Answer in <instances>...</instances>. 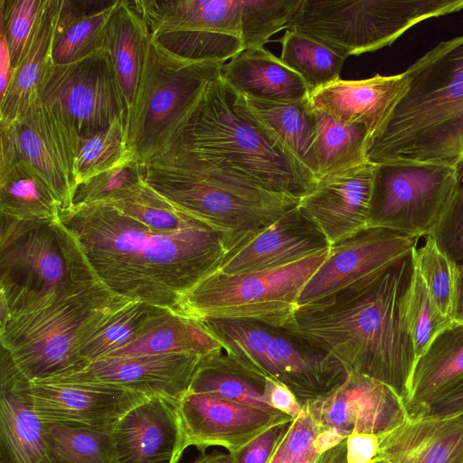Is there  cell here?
Here are the masks:
<instances>
[{
  "label": "cell",
  "mask_w": 463,
  "mask_h": 463,
  "mask_svg": "<svg viewBox=\"0 0 463 463\" xmlns=\"http://www.w3.org/2000/svg\"><path fill=\"white\" fill-rule=\"evenodd\" d=\"M60 219L99 282L130 300L175 311L184 294L214 271L231 239L206 225L156 232L108 203L74 206Z\"/></svg>",
  "instance_id": "cell-1"
},
{
  "label": "cell",
  "mask_w": 463,
  "mask_h": 463,
  "mask_svg": "<svg viewBox=\"0 0 463 463\" xmlns=\"http://www.w3.org/2000/svg\"><path fill=\"white\" fill-rule=\"evenodd\" d=\"M412 250L359 286L298 307L280 328L374 379L403 402L417 361L407 321L414 276Z\"/></svg>",
  "instance_id": "cell-2"
},
{
  "label": "cell",
  "mask_w": 463,
  "mask_h": 463,
  "mask_svg": "<svg viewBox=\"0 0 463 463\" xmlns=\"http://www.w3.org/2000/svg\"><path fill=\"white\" fill-rule=\"evenodd\" d=\"M237 99L222 74L212 80L168 150L151 164L299 200L315 178L241 110Z\"/></svg>",
  "instance_id": "cell-3"
},
{
  "label": "cell",
  "mask_w": 463,
  "mask_h": 463,
  "mask_svg": "<svg viewBox=\"0 0 463 463\" xmlns=\"http://www.w3.org/2000/svg\"><path fill=\"white\" fill-rule=\"evenodd\" d=\"M0 215V300L10 318L100 284L60 218Z\"/></svg>",
  "instance_id": "cell-4"
},
{
  "label": "cell",
  "mask_w": 463,
  "mask_h": 463,
  "mask_svg": "<svg viewBox=\"0 0 463 463\" xmlns=\"http://www.w3.org/2000/svg\"><path fill=\"white\" fill-rule=\"evenodd\" d=\"M132 300L103 284L63 298L0 326V343L31 382L84 368L81 345L118 309Z\"/></svg>",
  "instance_id": "cell-5"
},
{
  "label": "cell",
  "mask_w": 463,
  "mask_h": 463,
  "mask_svg": "<svg viewBox=\"0 0 463 463\" xmlns=\"http://www.w3.org/2000/svg\"><path fill=\"white\" fill-rule=\"evenodd\" d=\"M223 64L181 59L150 36L135 101L126 117L127 142L135 160L146 165L168 150Z\"/></svg>",
  "instance_id": "cell-6"
},
{
  "label": "cell",
  "mask_w": 463,
  "mask_h": 463,
  "mask_svg": "<svg viewBox=\"0 0 463 463\" xmlns=\"http://www.w3.org/2000/svg\"><path fill=\"white\" fill-rule=\"evenodd\" d=\"M463 9V0H300L287 30L347 58L391 45L413 25Z\"/></svg>",
  "instance_id": "cell-7"
},
{
  "label": "cell",
  "mask_w": 463,
  "mask_h": 463,
  "mask_svg": "<svg viewBox=\"0 0 463 463\" xmlns=\"http://www.w3.org/2000/svg\"><path fill=\"white\" fill-rule=\"evenodd\" d=\"M222 352L246 371L288 387L301 405L332 393L346 379L343 365L280 328L249 320H198Z\"/></svg>",
  "instance_id": "cell-8"
},
{
  "label": "cell",
  "mask_w": 463,
  "mask_h": 463,
  "mask_svg": "<svg viewBox=\"0 0 463 463\" xmlns=\"http://www.w3.org/2000/svg\"><path fill=\"white\" fill-rule=\"evenodd\" d=\"M329 250L262 271L214 270L184 294L174 312L194 320H249L281 328L297 310L302 288Z\"/></svg>",
  "instance_id": "cell-9"
},
{
  "label": "cell",
  "mask_w": 463,
  "mask_h": 463,
  "mask_svg": "<svg viewBox=\"0 0 463 463\" xmlns=\"http://www.w3.org/2000/svg\"><path fill=\"white\" fill-rule=\"evenodd\" d=\"M403 73L405 89L371 139L368 161L375 165L463 110V34L439 43Z\"/></svg>",
  "instance_id": "cell-10"
},
{
  "label": "cell",
  "mask_w": 463,
  "mask_h": 463,
  "mask_svg": "<svg viewBox=\"0 0 463 463\" xmlns=\"http://www.w3.org/2000/svg\"><path fill=\"white\" fill-rule=\"evenodd\" d=\"M145 182L179 211L228 236L232 245L298 203L289 196L157 164L145 165Z\"/></svg>",
  "instance_id": "cell-11"
},
{
  "label": "cell",
  "mask_w": 463,
  "mask_h": 463,
  "mask_svg": "<svg viewBox=\"0 0 463 463\" xmlns=\"http://www.w3.org/2000/svg\"><path fill=\"white\" fill-rule=\"evenodd\" d=\"M37 95L78 140L107 129L121 116L127 117L112 63L104 48L69 64L51 61Z\"/></svg>",
  "instance_id": "cell-12"
},
{
  "label": "cell",
  "mask_w": 463,
  "mask_h": 463,
  "mask_svg": "<svg viewBox=\"0 0 463 463\" xmlns=\"http://www.w3.org/2000/svg\"><path fill=\"white\" fill-rule=\"evenodd\" d=\"M300 0H136L149 33L198 30L232 35L244 50L264 47L287 26Z\"/></svg>",
  "instance_id": "cell-13"
},
{
  "label": "cell",
  "mask_w": 463,
  "mask_h": 463,
  "mask_svg": "<svg viewBox=\"0 0 463 463\" xmlns=\"http://www.w3.org/2000/svg\"><path fill=\"white\" fill-rule=\"evenodd\" d=\"M455 167L418 163L376 164L369 228L412 237L430 234L456 184Z\"/></svg>",
  "instance_id": "cell-14"
},
{
  "label": "cell",
  "mask_w": 463,
  "mask_h": 463,
  "mask_svg": "<svg viewBox=\"0 0 463 463\" xmlns=\"http://www.w3.org/2000/svg\"><path fill=\"white\" fill-rule=\"evenodd\" d=\"M0 171L24 161L48 184L60 203L61 212L72 207L77 188L73 165L78 138L38 95L17 119L0 122Z\"/></svg>",
  "instance_id": "cell-15"
},
{
  "label": "cell",
  "mask_w": 463,
  "mask_h": 463,
  "mask_svg": "<svg viewBox=\"0 0 463 463\" xmlns=\"http://www.w3.org/2000/svg\"><path fill=\"white\" fill-rule=\"evenodd\" d=\"M419 238L384 228H369L331 246L326 260L305 284L298 307L352 289L410 253Z\"/></svg>",
  "instance_id": "cell-16"
},
{
  "label": "cell",
  "mask_w": 463,
  "mask_h": 463,
  "mask_svg": "<svg viewBox=\"0 0 463 463\" xmlns=\"http://www.w3.org/2000/svg\"><path fill=\"white\" fill-rule=\"evenodd\" d=\"M183 448L194 446L202 454L213 446L234 454L269 428L293 419L280 411L222 400L187 391L176 403Z\"/></svg>",
  "instance_id": "cell-17"
},
{
  "label": "cell",
  "mask_w": 463,
  "mask_h": 463,
  "mask_svg": "<svg viewBox=\"0 0 463 463\" xmlns=\"http://www.w3.org/2000/svg\"><path fill=\"white\" fill-rule=\"evenodd\" d=\"M375 164L366 162L319 179L297 204L330 246L369 229Z\"/></svg>",
  "instance_id": "cell-18"
},
{
  "label": "cell",
  "mask_w": 463,
  "mask_h": 463,
  "mask_svg": "<svg viewBox=\"0 0 463 463\" xmlns=\"http://www.w3.org/2000/svg\"><path fill=\"white\" fill-rule=\"evenodd\" d=\"M321 430L380 436L407 416L402 400L385 384L356 373L329 395L303 405Z\"/></svg>",
  "instance_id": "cell-19"
},
{
  "label": "cell",
  "mask_w": 463,
  "mask_h": 463,
  "mask_svg": "<svg viewBox=\"0 0 463 463\" xmlns=\"http://www.w3.org/2000/svg\"><path fill=\"white\" fill-rule=\"evenodd\" d=\"M203 357L186 353L108 357L75 373L43 382L110 384L177 403L189 390Z\"/></svg>",
  "instance_id": "cell-20"
},
{
  "label": "cell",
  "mask_w": 463,
  "mask_h": 463,
  "mask_svg": "<svg viewBox=\"0 0 463 463\" xmlns=\"http://www.w3.org/2000/svg\"><path fill=\"white\" fill-rule=\"evenodd\" d=\"M35 408L43 422L111 430L131 408L149 396L98 383L32 382Z\"/></svg>",
  "instance_id": "cell-21"
},
{
  "label": "cell",
  "mask_w": 463,
  "mask_h": 463,
  "mask_svg": "<svg viewBox=\"0 0 463 463\" xmlns=\"http://www.w3.org/2000/svg\"><path fill=\"white\" fill-rule=\"evenodd\" d=\"M330 247L324 235L295 206L232 245L215 270L243 274L276 269Z\"/></svg>",
  "instance_id": "cell-22"
},
{
  "label": "cell",
  "mask_w": 463,
  "mask_h": 463,
  "mask_svg": "<svg viewBox=\"0 0 463 463\" xmlns=\"http://www.w3.org/2000/svg\"><path fill=\"white\" fill-rule=\"evenodd\" d=\"M118 463H179L184 451L176 403L148 397L111 430Z\"/></svg>",
  "instance_id": "cell-23"
},
{
  "label": "cell",
  "mask_w": 463,
  "mask_h": 463,
  "mask_svg": "<svg viewBox=\"0 0 463 463\" xmlns=\"http://www.w3.org/2000/svg\"><path fill=\"white\" fill-rule=\"evenodd\" d=\"M31 381L8 351L0 357V463H44V422L31 395Z\"/></svg>",
  "instance_id": "cell-24"
},
{
  "label": "cell",
  "mask_w": 463,
  "mask_h": 463,
  "mask_svg": "<svg viewBox=\"0 0 463 463\" xmlns=\"http://www.w3.org/2000/svg\"><path fill=\"white\" fill-rule=\"evenodd\" d=\"M378 439L387 463H463V413L408 415Z\"/></svg>",
  "instance_id": "cell-25"
},
{
  "label": "cell",
  "mask_w": 463,
  "mask_h": 463,
  "mask_svg": "<svg viewBox=\"0 0 463 463\" xmlns=\"http://www.w3.org/2000/svg\"><path fill=\"white\" fill-rule=\"evenodd\" d=\"M406 85L404 73L375 74L364 80H342L309 94L317 110L345 123L364 124L372 137L384 125Z\"/></svg>",
  "instance_id": "cell-26"
},
{
  "label": "cell",
  "mask_w": 463,
  "mask_h": 463,
  "mask_svg": "<svg viewBox=\"0 0 463 463\" xmlns=\"http://www.w3.org/2000/svg\"><path fill=\"white\" fill-rule=\"evenodd\" d=\"M221 74L238 93L260 101L290 103L309 96L302 78L264 47L241 52L222 65Z\"/></svg>",
  "instance_id": "cell-27"
},
{
  "label": "cell",
  "mask_w": 463,
  "mask_h": 463,
  "mask_svg": "<svg viewBox=\"0 0 463 463\" xmlns=\"http://www.w3.org/2000/svg\"><path fill=\"white\" fill-rule=\"evenodd\" d=\"M237 100L241 110L286 150L317 182V122L315 110L308 98L290 103H275L250 99L238 93Z\"/></svg>",
  "instance_id": "cell-28"
},
{
  "label": "cell",
  "mask_w": 463,
  "mask_h": 463,
  "mask_svg": "<svg viewBox=\"0 0 463 463\" xmlns=\"http://www.w3.org/2000/svg\"><path fill=\"white\" fill-rule=\"evenodd\" d=\"M463 378V324L441 331L417 359L405 409L416 416Z\"/></svg>",
  "instance_id": "cell-29"
},
{
  "label": "cell",
  "mask_w": 463,
  "mask_h": 463,
  "mask_svg": "<svg viewBox=\"0 0 463 463\" xmlns=\"http://www.w3.org/2000/svg\"><path fill=\"white\" fill-rule=\"evenodd\" d=\"M62 0H46L36 21L31 40L12 81L0 99V122H13L37 95L39 83L52 61V43Z\"/></svg>",
  "instance_id": "cell-30"
},
{
  "label": "cell",
  "mask_w": 463,
  "mask_h": 463,
  "mask_svg": "<svg viewBox=\"0 0 463 463\" xmlns=\"http://www.w3.org/2000/svg\"><path fill=\"white\" fill-rule=\"evenodd\" d=\"M150 33L134 2L118 0L105 34L107 50L126 106L132 108Z\"/></svg>",
  "instance_id": "cell-31"
},
{
  "label": "cell",
  "mask_w": 463,
  "mask_h": 463,
  "mask_svg": "<svg viewBox=\"0 0 463 463\" xmlns=\"http://www.w3.org/2000/svg\"><path fill=\"white\" fill-rule=\"evenodd\" d=\"M222 350L219 340L200 321L190 319L170 310L140 337L108 357L173 353L207 356Z\"/></svg>",
  "instance_id": "cell-32"
},
{
  "label": "cell",
  "mask_w": 463,
  "mask_h": 463,
  "mask_svg": "<svg viewBox=\"0 0 463 463\" xmlns=\"http://www.w3.org/2000/svg\"><path fill=\"white\" fill-rule=\"evenodd\" d=\"M317 182L368 161L372 135L362 123H345L315 109Z\"/></svg>",
  "instance_id": "cell-33"
},
{
  "label": "cell",
  "mask_w": 463,
  "mask_h": 463,
  "mask_svg": "<svg viewBox=\"0 0 463 463\" xmlns=\"http://www.w3.org/2000/svg\"><path fill=\"white\" fill-rule=\"evenodd\" d=\"M265 379L238 365L222 350L202 358L189 391L270 411L264 396Z\"/></svg>",
  "instance_id": "cell-34"
},
{
  "label": "cell",
  "mask_w": 463,
  "mask_h": 463,
  "mask_svg": "<svg viewBox=\"0 0 463 463\" xmlns=\"http://www.w3.org/2000/svg\"><path fill=\"white\" fill-rule=\"evenodd\" d=\"M118 3L108 2L95 11L80 14L75 13L74 2L62 0L52 62L69 64L103 49L107 26Z\"/></svg>",
  "instance_id": "cell-35"
},
{
  "label": "cell",
  "mask_w": 463,
  "mask_h": 463,
  "mask_svg": "<svg viewBox=\"0 0 463 463\" xmlns=\"http://www.w3.org/2000/svg\"><path fill=\"white\" fill-rule=\"evenodd\" d=\"M61 205L45 180L28 164L17 161L0 171V213L17 219L60 218Z\"/></svg>",
  "instance_id": "cell-36"
},
{
  "label": "cell",
  "mask_w": 463,
  "mask_h": 463,
  "mask_svg": "<svg viewBox=\"0 0 463 463\" xmlns=\"http://www.w3.org/2000/svg\"><path fill=\"white\" fill-rule=\"evenodd\" d=\"M168 311L144 302H128L81 345L80 356L88 364L109 356L140 337Z\"/></svg>",
  "instance_id": "cell-37"
},
{
  "label": "cell",
  "mask_w": 463,
  "mask_h": 463,
  "mask_svg": "<svg viewBox=\"0 0 463 463\" xmlns=\"http://www.w3.org/2000/svg\"><path fill=\"white\" fill-rule=\"evenodd\" d=\"M44 463H118L111 430L44 422Z\"/></svg>",
  "instance_id": "cell-38"
},
{
  "label": "cell",
  "mask_w": 463,
  "mask_h": 463,
  "mask_svg": "<svg viewBox=\"0 0 463 463\" xmlns=\"http://www.w3.org/2000/svg\"><path fill=\"white\" fill-rule=\"evenodd\" d=\"M279 42L280 60L302 78L309 94L341 79L346 59L325 44L291 30H286Z\"/></svg>",
  "instance_id": "cell-39"
},
{
  "label": "cell",
  "mask_w": 463,
  "mask_h": 463,
  "mask_svg": "<svg viewBox=\"0 0 463 463\" xmlns=\"http://www.w3.org/2000/svg\"><path fill=\"white\" fill-rule=\"evenodd\" d=\"M132 158L127 142L126 116H121L107 129L79 138L73 165L76 184Z\"/></svg>",
  "instance_id": "cell-40"
},
{
  "label": "cell",
  "mask_w": 463,
  "mask_h": 463,
  "mask_svg": "<svg viewBox=\"0 0 463 463\" xmlns=\"http://www.w3.org/2000/svg\"><path fill=\"white\" fill-rule=\"evenodd\" d=\"M389 162L432 164L456 168L463 162V110L423 133Z\"/></svg>",
  "instance_id": "cell-41"
},
{
  "label": "cell",
  "mask_w": 463,
  "mask_h": 463,
  "mask_svg": "<svg viewBox=\"0 0 463 463\" xmlns=\"http://www.w3.org/2000/svg\"><path fill=\"white\" fill-rule=\"evenodd\" d=\"M151 38L171 54L192 61L225 63L244 51L241 39L219 33L198 30H158Z\"/></svg>",
  "instance_id": "cell-42"
},
{
  "label": "cell",
  "mask_w": 463,
  "mask_h": 463,
  "mask_svg": "<svg viewBox=\"0 0 463 463\" xmlns=\"http://www.w3.org/2000/svg\"><path fill=\"white\" fill-rule=\"evenodd\" d=\"M108 203L156 232L205 225L174 207L146 182L125 197Z\"/></svg>",
  "instance_id": "cell-43"
},
{
  "label": "cell",
  "mask_w": 463,
  "mask_h": 463,
  "mask_svg": "<svg viewBox=\"0 0 463 463\" xmlns=\"http://www.w3.org/2000/svg\"><path fill=\"white\" fill-rule=\"evenodd\" d=\"M416 269L440 311L451 317L455 289L456 268L438 248L430 235L412 250ZM452 318V317H451Z\"/></svg>",
  "instance_id": "cell-44"
},
{
  "label": "cell",
  "mask_w": 463,
  "mask_h": 463,
  "mask_svg": "<svg viewBox=\"0 0 463 463\" xmlns=\"http://www.w3.org/2000/svg\"><path fill=\"white\" fill-rule=\"evenodd\" d=\"M407 321L417 359L433 339L454 322L438 307L416 266L408 298Z\"/></svg>",
  "instance_id": "cell-45"
},
{
  "label": "cell",
  "mask_w": 463,
  "mask_h": 463,
  "mask_svg": "<svg viewBox=\"0 0 463 463\" xmlns=\"http://www.w3.org/2000/svg\"><path fill=\"white\" fill-rule=\"evenodd\" d=\"M145 184V165L134 158L79 184L72 207L118 201Z\"/></svg>",
  "instance_id": "cell-46"
},
{
  "label": "cell",
  "mask_w": 463,
  "mask_h": 463,
  "mask_svg": "<svg viewBox=\"0 0 463 463\" xmlns=\"http://www.w3.org/2000/svg\"><path fill=\"white\" fill-rule=\"evenodd\" d=\"M45 1L0 0V29L7 41L14 71L25 52Z\"/></svg>",
  "instance_id": "cell-47"
},
{
  "label": "cell",
  "mask_w": 463,
  "mask_h": 463,
  "mask_svg": "<svg viewBox=\"0 0 463 463\" xmlns=\"http://www.w3.org/2000/svg\"><path fill=\"white\" fill-rule=\"evenodd\" d=\"M456 169L454 190L429 235L457 269L463 266V162Z\"/></svg>",
  "instance_id": "cell-48"
},
{
  "label": "cell",
  "mask_w": 463,
  "mask_h": 463,
  "mask_svg": "<svg viewBox=\"0 0 463 463\" xmlns=\"http://www.w3.org/2000/svg\"><path fill=\"white\" fill-rule=\"evenodd\" d=\"M319 432L318 426L304 411L290 423L269 463H304L318 456L314 442Z\"/></svg>",
  "instance_id": "cell-49"
},
{
  "label": "cell",
  "mask_w": 463,
  "mask_h": 463,
  "mask_svg": "<svg viewBox=\"0 0 463 463\" xmlns=\"http://www.w3.org/2000/svg\"><path fill=\"white\" fill-rule=\"evenodd\" d=\"M290 423H279L269 428L241 450L232 454L234 463H269Z\"/></svg>",
  "instance_id": "cell-50"
},
{
  "label": "cell",
  "mask_w": 463,
  "mask_h": 463,
  "mask_svg": "<svg viewBox=\"0 0 463 463\" xmlns=\"http://www.w3.org/2000/svg\"><path fill=\"white\" fill-rule=\"evenodd\" d=\"M264 396L274 410L290 416L293 420L304 411L303 406L292 391L274 379L265 378Z\"/></svg>",
  "instance_id": "cell-51"
},
{
  "label": "cell",
  "mask_w": 463,
  "mask_h": 463,
  "mask_svg": "<svg viewBox=\"0 0 463 463\" xmlns=\"http://www.w3.org/2000/svg\"><path fill=\"white\" fill-rule=\"evenodd\" d=\"M378 436L353 432L347 437V463H371L377 456Z\"/></svg>",
  "instance_id": "cell-52"
},
{
  "label": "cell",
  "mask_w": 463,
  "mask_h": 463,
  "mask_svg": "<svg viewBox=\"0 0 463 463\" xmlns=\"http://www.w3.org/2000/svg\"><path fill=\"white\" fill-rule=\"evenodd\" d=\"M456 413H463V378L433 401L420 414L449 415Z\"/></svg>",
  "instance_id": "cell-53"
},
{
  "label": "cell",
  "mask_w": 463,
  "mask_h": 463,
  "mask_svg": "<svg viewBox=\"0 0 463 463\" xmlns=\"http://www.w3.org/2000/svg\"><path fill=\"white\" fill-rule=\"evenodd\" d=\"M14 68L5 35L0 29V99H2L13 79Z\"/></svg>",
  "instance_id": "cell-54"
},
{
  "label": "cell",
  "mask_w": 463,
  "mask_h": 463,
  "mask_svg": "<svg viewBox=\"0 0 463 463\" xmlns=\"http://www.w3.org/2000/svg\"><path fill=\"white\" fill-rule=\"evenodd\" d=\"M347 437L335 429L321 430L314 442V449L317 454H321L346 439Z\"/></svg>",
  "instance_id": "cell-55"
},
{
  "label": "cell",
  "mask_w": 463,
  "mask_h": 463,
  "mask_svg": "<svg viewBox=\"0 0 463 463\" xmlns=\"http://www.w3.org/2000/svg\"><path fill=\"white\" fill-rule=\"evenodd\" d=\"M451 317L455 323L463 324V266L456 269V289Z\"/></svg>",
  "instance_id": "cell-56"
},
{
  "label": "cell",
  "mask_w": 463,
  "mask_h": 463,
  "mask_svg": "<svg viewBox=\"0 0 463 463\" xmlns=\"http://www.w3.org/2000/svg\"><path fill=\"white\" fill-rule=\"evenodd\" d=\"M347 439L319 454L314 463H347Z\"/></svg>",
  "instance_id": "cell-57"
},
{
  "label": "cell",
  "mask_w": 463,
  "mask_h": 463,
  "mask_svg": "<svg viewBox=\"0 0 463 463\" xmlns=\"http://www.w3.org/2000/svg\"><path fill=\"white\" fill-rule=\"evenodd\" d=\"M191 463H234V458L231 453L213 451L208 454H202Z\"/></svg>",
  "instance_id": "cell-58"
},
{
  "label": "cell",
  "mask_w": 463,
  "mask_h": 463,
  "mask_svg": "<svg viewBox=\"0 0 463 463\" xmlns=\"http://www.w3.org/2000/svg\"><path fill=\"white\" fill-rule=\"evenodd\" d=\"M371 463H387L385 460L381 458H374Z\"/></svg>",
  "instance_id": "cell-59"
},
{
  "label": "cell",
  "mask_w": 463,
  "mask_h": 463,
  "mask_svg": "<svg viewBox=\"0 0 463 463\" xmlns=\"http://www.w3.org/2000/svg\"><path fill=\"white\" fill-rule=\"evenodd\" d=\"M317 458V456L313 457V458H309L308 460H307L304 463H314Z\"/></svg>",
  "instance_id": "cell-60"
}]
</instances>
